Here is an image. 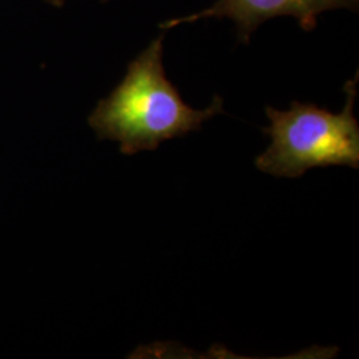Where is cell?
Segmentation results:
<instances>
[{
    "instance_id": "obj_1",
    "label": "cell",
    "mask_w": 359,
    "mask_h": 359,
    "mask_svg": "<svg viewBox=\"0 0 359 359\" xmlns=\"http://www.w3.org/2000/svg\"><path fill=\"white\" fill-rule=\"evenodd\" d=\"M163 55L164 34L129 63L123 81L88 117L97 137L118 142L123 154L154 151L161 142L200 130L205 121L224 114L221 96H215L205 109L184 103L168 80Z\"/></svg>"
},
{
    "instance_id": "obj_2",
    "label": "cell",
    "mask_w": 359,
    "mask_h": 359,
    "mask_svg": "<svg viewBox=\"0 0 359 359\" xmlns=\"http://www.w3.org/2000/svg\"><path fill=\"white\" fill-rule=\"evenodd\" d=\"M355 79L344 86L346 104L332 114L314 104L293 102L287 111L266 107L271 137L269 148L256 158V167L278 177H301L310 168L347 165L359 168V124L354 116Z\"/></svg>"
},
{
    "instance_id": "obj_3",
    "label": "cell",
    "mask_w": 359,
    "mask_h": 359,
    "mask_svg": "<svg viewBox=\"0 0 359 359\" xmlns=\"http://www.w3.org/2000/svg\"><path fill=\"white\" fill-rule=\"evenodd\" d=\"M358 4L359 0H217L206 10L170 19L160 23L158 27L165 31L208 18H229L236 23L240 40L249 43L257 28L276 16H294L299 27L305 32H310L317 27L318 15L322 13L338 8H346L355 13Z\"/></svg>"
},
{
    "instance_id": "obj_4",
    "label": "cell",
    "mask_w": 359,
    "mask_h": 359,
    "mask_svg": "<svg viewBox=\"0 0 359 359\" xmlns=\"http://www.w3.org/2000/svg\"><path fill=\"white\" fill-rule=\"evenodd\" d=\"M44 1L50 3V4L55 6V7H63L65 0H44ZM103 1H108V0H103Z\"/></svg>"
}]
</instances>
